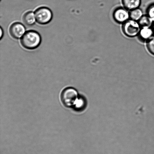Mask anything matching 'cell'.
<instances>
[{
	"label": "cell",
	"instance_id": "3957f363",
	"mask_svg": "<svg viewBox=\"0 0 154 154\" xmlns=\"http://www.w3.org/2000/svg\"><path fill=\"white\" fill-rule=\"evenodd\" d=\"M36 22L41 25H46L52 20L53 14L50 9L46 7H41L35 12Z\"/></svg>",
	"mask_w": 154,
	"mask_h": 154
},
{
	"label": "cell",
	"instance_id": "8fae6325",
	"mask_svg": "<svg viewBox=\"0 0 154 154\" xmlns=\"http://www.w3.org/2000/svg\"><path fill=\"white\" fill-rule=\"evenodd\" d=\"M138 22L141 27H152L154 22L147 15H143Z\"/></svg>",
	"mask_w": 154,
	"mask_h": 154
},
{
	"label": "cell",
	"instance_id": "9a60e30c",
	"mask_svg": "<svg viewBox=\"0 0 154 154\" xmlns=\"http://www.w3.org/2000/svg\"><path fill=\"white\" fill-rule=\"evenodd\" d=\"M3 30L2 29V28H1V36H0V37H1V39H2V37H3Z\"/></svg>",
	"mask_w": 154,
	"mask_h": 154
},
{
	"label": "cell",
	"instance_id": "5b68a950",
	"mask_svg": "<svg viewBox=\"0 0 154 154\" xmlns=\"http://www.w3.org/2000/svg\"><path fill=\"white\" fill-rule=\"evenodd\" d=\"M113 17L118 23L123 24L130 19L129 12L125 7L117 8L113 12Z\"/></svg>",
	"mask_w": 154,
	"mask_h": 154
},
{
	"label": "cell",
	"instance_id": "2e32d148",
	"mask_svg": "<svg viewBox=\"0 0 154 154\" xmlns=\"http://www.w3.org/2000/svg\"><path fill=\"white\" fill-rule=\"evenodd\" d=\"M152 28H153V30L154 31V22L153 23V25H152Z\"/></svg>",
	"mask_w": 154,
	"mask_h": 154
},
{
	"label": "cell",
	"instance_id": "8992f818",
	"mask_svg": "<svg viewBox=\"0 0 154 154\" xmlns=\"http://www.w3.org/2000/svg\"><path fill=\"white\" fill-rule=\"evenodd\" d=\"M26 29L22 24L19 22H15L11 26L9 32L10 35L15 39L22 38L25 33Z\"/></svg>",
	"mask_w": 154,
	"mask_h": 154
},
{
	"label": "cell",
	"instance_id": "5bb4252c",
	"mask_svg": "<svg viewBox=\"0 0 154 154\" xmlns=\"http://www.w3.org/2000/svg\"><path fill=\"white\" fill-rule=\"evenodd\" d=\"M83 104H84V102L83 100L81 99H78L74 105L76 108H81Z\"/></svg>",
	"mask_w": 154,
	"mask_h": 154
},
{
	"label": "cell",
	"instance_id": "7a4b0ae2",
	"mask_svg": "<svg viewBox=\"0 0 154 154\" xmlns=\"http://www.w3.org/2000/svg\"><path fill=\"white\" fill-rule=\"evenodd\" d=\"M138 21L130 19L122 25V29L124 34L129 37H134L138 36L141 30Z\"/></svg>",
	"mask_w": 154,
	"mask_h": 154
},
{
	"label": "cell",
	"instance_id": "6da1fadb",
	"mask_svg": "<svg viewBox=\"0 0 154 154\" xmlns=\"http://www.w3.org/2000/svg\"><path fill=\"white\" fill-rule=\"evenodd\" d=\"M42 38L40 34L34 30L27 31L21 39L22 46L28 49H36L40 46Z\"/></svg>",
	"mask_w": 154,
	"mask_h": 154
},
{
	"label": "cell",
	"instance_id": "52a82bcc",
	"mask_svg": "<svg viewBox=\"0 0 154 154\" xmlns=\"http://www.w3.org/2000/svg\"><path fill=\"white\" fill-rule=\"evenodd\" d=\"M154 35V32L152 27H141L138 36L141 41L147 42Z\"/></svg>",
	"mask_w": 154,
	"mask_h": 154
},
{
	"label": "cell",
	"instance_id": "277c9868",
	"mask_svg": "<svg viewBox=\"0 0 154 154\" xmlns=\"http://www.w3.org/2000/svg\"><path fill=\"white\" fill-rule=\"evenodd\" d=\"M78 93L75 89L68 87L63 90L61 95L62 102L65 106L70 107L74 105L78 99Z\"/></svg>",
	"mask_w": 154,
	"mask_h": 154
},
{
	"label": "cell",
	"instance_id": "7c38bea8",
	"mask_svg": "<svg viewBox=\"0 0 154 154\" xmlns=\"http://www.w3.org/2000/svg\"><path fill=\"white\" fill-rule=\"evenodd\" d=\"M147 47L149 52L154 55V35L147 42Z\"/></svg>",
	"mask_w": 154,
	"mask_h": 154
},
{
	"label": "cell",
	"instance_id": "9c48e42d",
	"mask_svg": "<svg viewBox=\"0 0 154 154\" xmlns=\"http://www.w3.org/2000/svg\"><path fill=\"white\" fill-rule=\"evenodd\" d=\"M23 20L27 25H34L36 21L35 14L32 11L26 12L23 15Z\"/></svg>",
	"mask_w": 154,
	"mask_h": 154
},
{
	"label": "cell",
	"instance_id": "4fadbf2b",
	"mask_svg": "<svg viewBox=\"0 0 154 154\" xmlns=\"http://www.w3.org/2000/svg\"><path fill=\"white\" fill-rule=\"evenodd\" d=\"M147 15L154 22V3L150 4L147 7Z\"/></svg>",
	"mask_w": 154,
	"mask_h": 154
},
{
	"label": "cell",
	"instance_id": "30bf717a",
	"mask_svg": "<svg viewBox=\"0 0 154 154\" xmlns=\"http://www.w3.org/2000/svg\"><path fill=\"white\" fill-rule=\"evenodd\" d=\"M130 19L138 21L143 16L142 10L139 8H136L129 12Z\"/></svg>",
	"mask_w": 154,
	"mask_h": 154
},
{
	"label": "cell",
	"instance_id": "ba28073f",
	"mask_svg": "<svg viewBox=\"0 0 154 154\" xmlns=\"http://www.w3.org/2000/svg\"><path fill=\"white\" fill-rule=\"evenodd\" d=\"M122 2L124 7L130 11L139 8L141 4V0H122Z\"/></svg>",
	"mask_w": 154,
	"mask_h": 154
}]
</instances>
